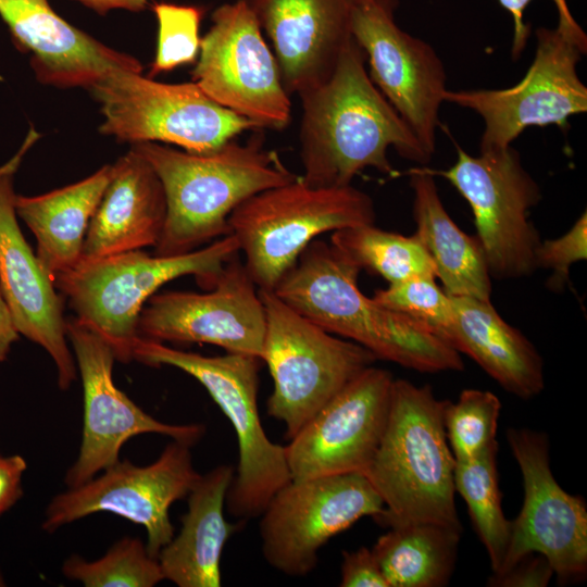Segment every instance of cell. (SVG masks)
Segmentation results:
<instances>
[{
  "label": "cell",
  "mask_w": 587,
  "mask_h": 587,
  "mask_svg": "<svg viewBox=\"0 0 587 587\" xmlns=\"http://www.w3.org/2000/svg\"><path fill=\"white\" fill-rule=\"evenodd\" d=\"M455 163L440 175L470 204L490 276L521 278L536 270L540 237L528 213L541 199L539 185L512 147L473 157L457 146Z\"/></svg>",
  "instance_id": "cell-11"
},
{
  "label": "cell",
  "mask_w": 587,
  "mask_h": 587,
  "mask_svg": "<svg viewBox=\"0 0 587 587\" xmlns=\"http://www.w3.org/2000/svg\"><path fill=\"white\" fill-rule=\"evenodd\" d=\"M265 328L259 288L237 253L208 292L152 295L140 312L137 335L159 342H204L261 359Z\"/></svg>",
  "instance_id": "cell-18"
},
{
  "label": "cell",
  "mask_w": 587,
  "mask_h": 587,
  "mask_svg": "<svg viewBox=\"0 0 587 587\" xmlns=\"http://www.w3.org/2000/svg\"><path fill=\"white\" fill-rule=\"evenodd\" d=\"M365 61L364 51L353 38L333 75L299 96L301 178L311 186H348L366 167L394 174L387 158L389 147L420 164L432 159L374 85Z\"/></svg>",
  "instance_id": "cell-1"
},
{
  "label": "cell",
  "mask_w": 587,
  "mask_h": 587,
  "mask_svg": "<svg viewBox=\"0 0 587 587\" xmlns=\"http://www.w3.org/2000/svg\"><path fill=\"white\" fill-rule=\"evenodd\" d=\"M233 234L201 249L177 255H149L134 250L96 259H82L57 275L53 284L75 317L93 328L122 363L133 360L140 312L155 291L175 278L192 275L200 287L212 289L226 262L239 253Z\"/></svg>",
  "instance_id": "cell-5"
},
{
  "label": "cell",
  "mask_w": 587,
  "mask_h": 587,
  "mask_svg": "<svg viewBox=\"0 0 587 587\" xmlns=\"http://www.w3.org/2000/svg\"><path fill=\"white\" fill-rule=\"evenodd\" d=\"M388 529L371 548L388 587H444L450 582L462 529L433 523Z\"/></svg>",
  "instance_id": "cell-28"
},
{
  "label": "cell",
  "mask_w": 587,
  "mask_h": 587,
  "mask_svg": "<svg viewBox=\"0 0 587 587\" xmlns=\"http://www.w3.org/2000/svg\"><path fill=\"white\" fill-rule=\"evenodd\" d=\"M394 379L371 365L323 407L285 446L291 480L363 473L386 427Z\"/></svg>",
  "instance_id": "cell-19"
},
{
  "label": "cell",
  "mask_w": 587,
  "mask_h": 587,
  "mask_svg": "<svg viewBox=\"0 0 587 587\" xmlns=\"http://www.w3.org/2000/svg\"><path fill=\"white\" fill-rule=\"evenodd\" d=\"M190 448L172 440L145 466L118 460L100 476L57 495L47 507L42 529L52 533L87 515L109 512L143 526L147 549L158 558L174 537L171 505L186 498L201 476L193 467Z\"/></svg>",
  "instance_id": "cell-14"
},
{
  "label": "cell",
  "mask_w": 587,
  "mask_h": 587,
  "mask_svg": "<svg viewBox=\"0 0 587 587\" xmlns=\"http://www.w3.org/2000/svg\"><path fill=\"white\" fill-rule=\"evenodd\" d=\"M587 259V214L584 211L574 225L555 239L540 241L536 250L537 268H550L547 286L553 291L562 290L569 282L572 264Z\"/></svg>",
  "instance_id": "cell-35"
},
{
  "label": "cell",
  "mask_w": 587,
  "mask_h": 587,
  "mask_svg": "<svg viewBox=\"0 0 587 587\" xmlns=\"http://www.w3.org/2000/svg\"><path fill=\"white\" fill-rule=\"evenodd\" d=\"M133 360L177 367L196 378L230 422L238 442V465L226 496L230 515L260 516L274 494L290 480L285 446L271 441L258 408L261 359L239 353L207 357L137 337Z\"/></svg>",
  "instance_id": "cell-6"
},
{
  "label": "cell",
  "mask_w": 587,
  "mask_h": 587,
  "mask_svg": "<svg viewBox=\"0 0 587 587\" xmlns=\"http://www.w3.org/2000/svg\"><path fill=\"white\" fill-rule=\"evenodd\" d=\"M409 174L414 234L429 253L442 289L452 297L490 300L491 276L478 240L449 216L429 168H412Z\"/></svg>",
  "instance_id": "cell-26"
},
{
  "label": "cell",
  "mask_w": 587,
  "mask_h": 587,
  "mask_svg": "<svg viewBox=\"0 0 587 587\" xmlns=\"http://www.w3.org/2000/svg\"><path fill=\"white\" fill-rule=\"evenodd\" d=\"M132 149L149 162L165 192L166 218L155 255L187 253L228 235V217L240 203L298 177L259 138L233 139L202 154L152 141Z\"/></svg>",
  "instance_id": "cell-3"
},
{
  "label": "cell",
  "mask_w": 587,
  "mask_h": 587,
  "mask_svg": "<svg viewBox=\"0 0 587 587\" xmlns=\"http://www.w3.org/2000/svg\"><path fill=\"white\" fill-rule=\"evenodd\" d=\"M451 298L454 322L447 344L471 357L508 392L525 400L540 394L544 362L525 335L507 323L490 300Z\"/></svg>",
  "instance_id": "cell-25"
},
{
  "label": "cell",
  "mask_w": 587,
  "mask_h": 587,
  "mask_svg": "<svg viewBox=\"0 0 587 587\" xmlns=\"http://www.w3.org/2000/svg\"><path fill=\"white\" fill-rule=\"evenodd\" d=\"M373 299L447 342L454 322L453 303L436 278L414 277L389 284L387 288L376 290Z\"/></svg>",
  "instance_id": "cell-33"
},
{
  "label": "cell",
  "mask_w": 587,
  "mask_h": 587,
  "mask_svg": "<svg viewBox=\"0 0 587 587\" xmlns=\"http://www.w3.org/2000/svg\"><path fill=\"white\" fill-rule=\"evenodd\" d=\"M330 245L360 270H367L389 284L414 277L437 278L434 262L413 234L404 236L364 224L335 230Z\"/></svg>",
  "instance_id": "cell-29"
},
{
  "label": "cell",
  "mask_w": 587,
  "mask_h": 587,
  "mask_svg": "<svg viewBox=\"0 0 587 587\" xmlns=\"http://www.w3.org/2000/svg\"><path fill=\"white\" fill-rule=\"evenodd\" d=\"M26 460L20 454H0V515L9 511L23 496Z\"/></svg>",
  "instance_id": "cell-39"
},
{
  "label": "cell",
  "mask_w": 587,
  "mask_h": 587,
  "mask_svg": "<svg viewBox=\"0 0 587 587\" xmlns=\"http://www.w3.org/2000/svg\"><path fill=\"white\" fill-rule=\"evenodd\" d=\"M246 1L271 42L289 95L325 83L353 39L352 0Z\"/></svg>",
  "instance_id": "cell-21"
},
{
  "label": "cell",
  "mask_w": 587,
  "mask_h": 587,
  "mask_svg": "<svg viewBox=\"0 0 587 587\" xmlns=\"http://www.w3.org/2000/svg\"><path fill=\"white\" fill-rule=\"evenodd\" d=\"M500 411L499 398L488 390L464 389L455 402L447 401L444 425L455 461L476 459L498 446Z\"/></svg>",
  "instance_id": "cell-32"
},
{
  "label": "cell",
  "mask_w": 587,
  "mask_h": 587,
  "mask_svg": "<svg viewBox=\"0 0 587 587\" xmlns=\"http://www.w3.org/2000/svg\"><path fill=\"white\" fill-rule=\"evenodd\" d=\"M383 511L379 495L359 472L290 480L260 515L263 557L287 576H305L316 567L319 551L330 538Z\"/></svg>",
  "instance_id": "cell-13"
},
{
  "label": "cell",
  "mask_w": 587,
  "mask_h": 587,
  "mask_svg": "<svg viewBox=\"0 0 587 587\" xmlns=\"http://www.w3.org/2000/svg\"><path fill=\"white\" fill-rule=\"evenodd\" d=\"M375 218L373 199L352 185L315 187L297 177L245 200L228 226L257 287L273 291L317 236Z\"/></svg>",
  "instance_id": "cell-7"
},
{
  "label": "cell",
  "mask_w": 587,
  "mask_h": 587,
  "mask_svg": "<svg viewBox=\"0 0 587 587\" xmlns=\"http://www.w3.org/2000/svg\"><path fill=\"white\" fill-rule=\"evenodd\" d=\"M552 575H554L553 570L544 555L529 553L507 572L491 575L487 585L494 587H546Z\"/></svg>",
  "instance_id": "cell-36"
},
{
  "label": "cell",
  "mask_w": 587,
  "mask_h": 587,
  "mask_svg": "<svg viewBox=\"0 0 587 587\" xmlns=\"http://www.w3.org/2000/svg\"><path fill=\"white\" fill-rule=\"evenodd\" d=\"M266 328L261 361L273 379L266 413L290 440L345 386L377 360L364 347L324 330L274 291L260 290Z\"/></svg>",
  "instance_id": "cell-8"
},
{
  "label": "cell",
  "mask_w": 587,
  "mask_h": 587,
  "mask_svg": "<svg viewBox=\"0 0 587 587\" xmlns=\"http://www.w3.org/2000/svg\"><path fill=\"white\" fill-rule=\"evenodd\" d=\"M11 311L0 291V362L7 360L12 345L18 339Z\"/></svg>",
  "instance_id": "cell-40"
},
{
  "label": "cell",
  "mask_w": 587,
  "mask_h": 587,
  "mask_svg": "<svg viewBox=\"0 0 587 587\" xmlns=\"http://www.w3.org/2000/svg\"><path fill=\"white\" fill-rule=\"evenodd\" d=\"M37 135L32 130L22 149L0 167V291L20 335L48 352L59 387L66 390L78 371L67 344L63 297L22 234L15 211L14 173Z\"/></svg>",
  "instance_id": "cell-20"
},
{
  "label": "cell",
  "mask_w": 587,
  "mask_h": 587,
  "mask_svg": "<svg viewBox=\"0 0 587 587\" xmlns=\"http://www.w3.org/2000/svg\"><path fill=\"white\" fill-rule=\"evenodd\" d=\"M234 475L232 466L222 464L201 475L192 487L178 535L158 554L164 579L178 587L221 586L225 544L242 527V523H228L224 515Z\"/></svg>",
  "instance_id": "cell-24"
},
{
  "label": "cell",
  "mask_w": 587,
  "mask_h": 587,
  "mask_svg": "<svg viewBox=\"0 0 587 587\" xmlns=\"http://www.w3.org/2000/svg\"><path fill=\"white\" fill-rule=\"evenodd\" d=\"M192 82L214 102L253 122L284 129L291 103L278 63L246 0L220 5L201 38Z\"/></svg>",
  "instance_id": "cell-12"
},
{
  "label": "cell",
  "mask_w": 587,
  "mask_h": 587,
  "mask_svg": "<svg viewBox=\"0 0 587 587\" xmlns=\"http://www.w3.org/2000/svg\"><path fill=\"white\" fill-rule=\"evenodd\" d=\"M84 394L83 436L76 461L66 472L67 488L77 487L120 460L132 437L160 434L196 445L205 433L202 424L176 425L146 413L113 380L114 352L109 342L77 317L66 320Z\"/></svg>",
  "instance_id": "cell-16"
},
{
  "label": "cell",
  "mask_w": 587,
  "mask_h": 587,
  "mask_svg": "<svg viewBox=\"0 0 587 587\" xmlns=\"http://www.w3.org/2000/svg\"><path fill=\"white\" fill-rule=\"evenodd\" d=\"M104 116L99 132L130 143H174L210 153L257 125L210 99L193 82L166 84L116 68L89 89Z\"/></svg>",
  "instance_id": "cell-9"
},
{
  "label": "cell",
  "mask_w": 587,
  "mask_h": 587,
  "mask_svg": "<svg viewBox=\"0 0 587 587\" xmlns=\"http://www.w3.org/2000/svg\"><path fill=\"white\" fill-rule=\"evenodd\" d=\"M536 52L524 77L505 89L446 90L444 101L476 112L484 121L479 152L511 146L526 128H569L572 115L587 111V88L577 64L587 51V35L558 24L536 29Z\"/></svg>",
  "instance_id": "cell-10"
},
{
  "label": "cell",
  "mask_w": 587,
  "mask_h": 587,
  "mask_svg": "<svg viewBox=\"0 0 587 587\" xmlns=\"http://www.w3.org/2000/svg\"><path fill=\"white\" fill-rule=\"evenodd\" d=\"M513 20V39L511 47L512 58H520L526 47L530 30L524 21V12L532 0H498ZM558 10V24L571 30H579L582 27L572 15L566 0H552Z\"/></svg>",
  "instance_id": "cell-38"
},
{
  "label": "cell",
  "mask_w": 587,
  "mask_h": 587,
  "mask_svg": "<svg viewBox=\"0 0 587 587\" xmlns=\"http://www.w3.org/2000/svg\"><path fill=\"white\" fill-rule=\"evenodd\" d=\"M339 586L388 587L372 549L361 547L355 551L342 552Z\"/></svg>",
  "instance_id": "cell-37"
},
{
  "label": "cell",
  "mask_w": 587,
  "mask_h": 587,
  "mask_svg": "<svg viewBox=\"0 0 587 587\" xmlns=\"http://www.w3.org/2000/svg\"><path fill=\"white\" fill-rule=\"evenodd\" d=\"M111 173L112 165H104L80 182L45 195H16V215L33 232L37 241L36 255L52 279L82 260L89 221Z\"/></svg>",
  "instance_id": "cell-27"
},
{
  "label": "cell",
  "mask_w": 587,
  "mask_h": 587,
  "mask_svg": "<svg viewBox=\"0 0 587 587\" xmlns=\"http://www.w3.org/2000/svg\"><path fill=\"white\" fill-rule=\"evenodd\" d=\"M497 453L498 446H495L476 459L455 461L454 466V489L466 503L492 573L501 567L510 538V521L501 508Z\"/></svg>",
  "instance_id": "cell-30"
},
{
  "label": "cell",
  "mask_w": 587,
  "mask_h": 587,
  "mask_svg": "<svg viewBox=\"0 0 587 587\" xmlns=\"http://www.w3.org/2000/svg\"><path fill=\"white\" fill-rule=\"evenodd\" d=\"M92 9L99 14H104L112 9H125L132 12L142 11L149 0H76Z\"/></svg>",
  "instance_id": "cell-41"
},
{
  "label": "cell",
  "mask_w": 587,
  "mask_h": 587,
  "mask_svg": "<svg viewBox=\"0 0 587 587\" xmlns=\"http://www.w3.org/2000/svg\"><path fill=\"white\" fill-rule=\"evenodd\" d=\"M158 21L157 52L148 77L193 63L200 51L199 27L203 9L159 2L152 5Z\"/></svg>",
  "instance_id": "cell-34"
},
{
  "label": "cell",
  "mask_w": 587,
  "mask_h": 587,
  "mask_svg": "<svg viewBox=\"0 0 587 587\" xmlns=\"http://www.w3.org/2000/svg\"><path fill=\"white\" fill-rule=\"evenodd\" d=\"M447 401L428 385L394 379L383 437L362 473L384 503L374 519L380 526L433 523L462 529L454 501L455 460L444 425Z\"/></svg>",
  "instance_id": "cell-4"
},
{
  "label": "cell",
  "mask_w": 587,
  "mask_h": 587,
  "mask_svg": "<svg viewBox=\"0 0 587 587\" xmlns=\"http://www.w3.org/2000/svg\"><path fill=\"white\" fill-rule=\"evenodd\" d=\"M397 7L398 0H352L351 33L372 82L433 155L447 75L435 49L396 24Z\"/></svg>",
  "instance_id": "cell-17"
},
{
  "label": "cell",
  "mask_w": 587,
  "mask_h": 587,
  "mask_svg": "<svg viewBox=\"0 0 587 587\" xmlns=\"http://www.w3.org/2000/svg\"><path fill=\"white\" fill-rule=\"evenodd\" d=\"M360 271L330 242L316 238L273 291L312 323L376 359L422 373L463 370L460 353L447 342L366 297L358 285Z\"/></svg>",
  "instance_id": "cell-2"
},
{
  "label": "cell",
  "mask_w": 587,
  "mask_h": 587,
  "mask_svg": "<svg viewBox=\"0 0 587 587\" xmlns=\"http://www.w3.org/2000/svg\"><path fill=\"white\" fill-rule=\"evenodd\" d=\"M62 572L86 587H153L164 580L158 558L138 537L120 539L95 561L71 555Z\"/></svg>",
  "instance_id": "cell-31"
},
{
  "label": "cell",
  "mask_w": 587,
  "mask_h": 587,
  "mask_svg": "<svg viewBox=\"0 0 587 587\" xmlns=\"http://www.w3.org/2000/svg\"><path fill=\"white\" fill-rule=\"evenodd\" d=\"M0 16L15 46L30 54V66L41 84L90 89L113 70L142 71L137 59L63 20L48 0H0Z\"/></svg>",
  "instance_id": "cell-22"
},
{
  "label": "cell",
  "mask_w": 587,
  "mask_h": 587,
  "mask_svg": "<svg viewBox=\"0 0 587 587\" xmlns=\"http://www.w3.org/2000/svg\"><path fill=\"white\" fill-rule=\"evenodd\" d=\"M165 218L163 185L149 162L130 148L112 165L110 180L89 221L82 259L155 247Z\"/></svg>",
  "instance_id": "cell-23"
},
{
  "label": "cell",
  "mask_w": 587,
  "mask_h": 587,
  "mask_svg": "<svg viewBox=\"0 0 587 587\" xmlns=\"http://www.w3.org/2000/svg\"><path fill=\"white\" fill-rule=\"evenodd\" d=\"M511 452L523 477L524 500L510 521V538L501 567L510 570L529 553L550 563L558 583L582 582L587 573V507L584 498L567 494L555 480L545 433L510 428Z\"/></svg>",
  "instance_id": "cell-15"
}]
</instances>
